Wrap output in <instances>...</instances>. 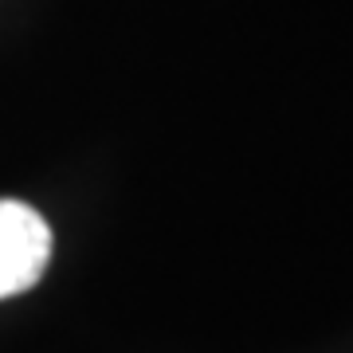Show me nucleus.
<instances>
[{"instance_id":"nucleus-1","label":"nucleus","mask_w":353,"mask_h":353,"mask_svg":"<svg viewBox=\"0 0 353 353\" xmlns=\"http://www.w3.org/2000/svg\"><path fill=\"white\" fill-rule=\"evenodd\" d=\"M51 255L48 220L20 201H0V299H12L43 275Z\"/></svg>"}]
</instances>
